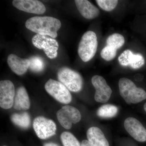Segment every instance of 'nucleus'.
<instances>
[{"label":"nucleus","instance_id":"nucleus-6","mask_svg":"<svg viewBox=\"0 0 146 146\" xmlns=\"http://www.w3.org/2000/svg\"><path fill=\"white\" fill-rule=\"evenodd\" d=\"M35 46L43 49L47 57L54 59L57 57L59 45L56 40L47 35L36 34L32 39Z\"/></svg>","mask_w":146,"mask_h":146},{"label":"nucleus","instance_id":"nucleus-5","mask_svg":"<svg viewBox=\"0 0 146 146\" xmlns=\"http://www.w3.org/2000/svg\"><path fill=\"white\" fill-rule=\"evenodd\" d=\"M44 87L47 93L59 102L67 104L72 101L70 91L60 82L50 79L45 84Z\"/></svg>","mask_w":146,"mask_h":146},{"label":"nucleus","instance_id":"nucleus-22","mask_svg":"<svg viewBox=\"0 0 146 146\" xmlns=\"http://www.w3.org/2000/svg\"><path fill=\"white\" fill-rule=\"evenodd\" d=\"M97 4L103 10L110 11L116 8L118 3L117 0H96Z\"/></svg>","mask_w":146,"mask_h":146},{"label":"nucleus","instance_id":"nucleus-12","mask_svg":"<svg viewBox=\"0 0 146 146\" xmlns=\"http://www.w3.org/2000/svg\"><path fill=\"white\" fill-rule=\"evenodd\" d=\"M12 5L19 10L27 13L42 14L46 11L45 5L37 0H13Z\"/></svg>","mask_w":146,"mask_h":146},{"label":"nucleus","instance_id":"nucleus-11","mask_svg":"<svg viewBox=\"0 0 146 146\" xmlns=\"http://www.w3.org/2000/svg\"><path fill=\"white\" fill-rule=\"evenodd\" d=\"M124 126L127 133L136 141L140 142L146 141V129L137 119L128 117L125 120Z\"/></svg>","mask_w":146,"mask_h":146},{"label":"nucleus","instance_id":"nucleus-10","mask_svg":"<svg viewBox=\"0 0 146 146\" xmlns=\"http://www.w3.org/2000/svg\"><path fill=\"white\" fill-rule=\"evenodd\" d=\"M15 87L9 80L0 82V106L4 109H10L14 104Z\"/></svg>","mask_w":146,"mask_h":146},{"label":"nucleus","instance_id":"nucleus-25","mask_svg":"<svg viewBox=\"0 0 146 146\" xmlns=\"http://www.w3.org/2000/svg\"><path fill=\"white\" fill-rule=\"evenodd\" d=\"M133 53L129 50H126L122 53L118 57V61L122 66H129Z\"/></svg>","mask_w":146,"mask_h":146},{"label":"nucleus","instance_id":"nucleus-2","mask_svg":"<svg viewBox=\"0 0 146 146\" xmlns=\"http://www.w3.org/2000/svg\"><path fill=\"white\" fill-rule=\"evenodd\" d=\"M119 87L120 95L127 104H136L146 99L145 91L142 88L137 87L129 79L120 78Z\"/></svg>","mask_w":146,"mask_h":146},{"label":"nucleus","instance_id":"nucleus-3","mask_svg":"<svg viewBox=\"0 0 146 146\" xmlns=\"http://www.w3.org/2000/svg\"><path fill=\"white\" fill-rule=\"evenodd\" d=\"M98 46L96 34L93 31H88L83 34L78 45V54L82 61L87 62L96 54Z\"/></svg>","mask_w":146,"mask_h":146},{"label":"nucleus","instance_id":"nucleus-29","mask_svg":"<svg viewBox=\"0 0 146 146\" xmlns=\"http://www.w3.org/2000/svg\"><path fill=\"white\" fill-rule=\"evenodd\" d=\"M144 110H145V112H146V103L145 104H144Z\"/></svg>","mask_w":146,"mask_h":146},{"label":"nucleus","instance_id":"nucleus-21","mask_svg":"<svg viewBox=\"0 0 146 146\" xmlns=\"http://www.w3.org/2000/svg\"><path fill=\"white\" fill-rule=\"evenodd\" d=\"M29 68L32 71L35 72H39L44 70L45 67L44 60L42 58L38 56H34L29 58Z\"/></svg>","mask_w":146,"mask_h":146},{"label":"nucleus","instance_id":"nucleus-26","mask_svg":"<svg viewBox=\"0 0 146 146\" xmlns=\"http://www.w3.org/2000/svg\"><path fill=\"white\" fill-rule=\"evenodd\" d=\"M134 79L136 81L140 82L143 80L144 78V76L143 74H136L134 76Z\"/></svg>","mask_w":146,"mask_h":146},{"label":"nucleus","instance_id":"nucleus-30","mask_svg":"<svg viewBox=\"0 0 146 146\" xmlns=\"http://www.w3.org/2000/svg\"></svg>","mask_w":146,"mask_h":146},{"label":"nucleus","instance_id":"nucleus-19","mask_svg":"<svg viewBox=\"0 0 146 146\" xmlns=\"http://www.w3.org/2000/svg\"><path fill=\"white\" fill-rule=\"evenodd\" d=\"M125 42V40L124 36L117 33L111 35L106 39L107 46L112 47L117 50L122 47Z\"/></svg>","mask_w":146,"mask_h":146},{"label":"nucleus","instance_id":"nucleus-4","mask_svg":"<svg viewBox=\"0 0 146 146\" xmlns=\"http://www.w3.org/2000/svg\"><path fill=\"white\" fill-rule=\"evenodd\" d=\"M57 78L60 82L72 92H78L82 89L83 80L80 74L67 67L59 69Z\"/></svg>","mask_w":146,"mask_h":146},{"label":"nucleus","instance_id":"nucleus-1","mask_svg":"<svg viewBox=\"0 0 146 146\" xmlns=\"http://www.w3.org/2000/svg\"><path fill=\"white\" fill-rule=\"evenodd\" d=\"M60 21L50 16H35L27 20L25 27L31 31L53 38L57 36V31L61 27Z\"/></svg>","mask_w":146,"mask_h":146},{"label":"nucleus","instance_id":"nucleus-18","mask_svg":"<svg viewBox=\"0 0 146 146\" xmlns=\"http://www.w3.org/2000/svg\"><path fill=\"white\" fill-rule=\"evenodd\" d=\"M118 111V108L115 106L110 104H105L98 109L97 115L101 118H112L117 115Z\"/></svg>","mask_w":146,"mask_h":146},{"label":"nucleus","instance_id":"nucleus-24","mask_svg":"<svg viewBox=\"0 0 146 146\" xmlns=\"http://www.w3.org/2000/svg\"><path fill=\"white\" fill-rule=\"evenodd\" d=\"M145 63V59L142 55L140 54H133L129 66L132 69H137L141 68Z\"/></svg>","mask_w":146,"mask_h":146},{"label":"nucleus","instance_id":"nucleus-7","mask_svg":"<svg viewBox=\"0 0 146 146\" xmlns=\"http://www.w3.org/2000/svg\"><path fill=\"white\" fill-rule=\"evenodd\" d=\"M56 117L61 125L66 129H70L72 124L80 121L81 115L78 110L71 106H65L56 113Z\"/></svg>","mask_w":146,"mask_h":146},{"label":"nucleus","instance_id":"nucleus-9","mask_svg":"<svg viewBox=\"0 0 146 146\" xmlns=\"http://www.w3.org/2000/svg\"><path fill=\"white\" fill-rule=\"evenodd\" d=\"M91 82L96 89L95 100L102 103L108 102L112 91L105 79L101 76L95 75L92 77Z\"/></svg>","mask_w":146,"mask_h":146},{"label":"nucleus","instance_id":"nucleus-17","mask_svg":"<svg viewBox=\"0 0 146 146\" xmlns=\"http://www.w3.org/2000/svg\"><path fill=\"white\" fill-rule=\"evenodd\" d=\"M11 120L14 124L23 129L29 127L31 122L30 116L27 112L13 114L11 117Z\"/></svg>","mask_w":146,"mask_h":146},{"label":"nucleus","instance_id":"nucleus-20","mask_svg":"<svg viewBox=\"0 0 146 146\" xmlns=\"http://www.w3.org/2000/svg\"><path fill=\"white\" fill-rule=\"evenodd\" d=\"M60 140L64 146H81L75 136L68 131L61 133Z\"/></svg>","mask_w":146,"mask_h":146},{"label":"nucleus","instance_id":"nucleus-27","mask_svg":"<svg viewBox=\"0 0 146 146\" xmlns=\"http://www.w3.org/2000/svg\"><path fill=\"white\" fill-rule=\"evenodd\" d=\"M81 146H92L88 140H84L82 142Z\"/></svg>","mask_w":146,"mask_h":146},{"label":"nucleus","instance_id":"nucleus-8","mask_svg":"<svg viewBox=\"0 0 146 146\" xmlns=\"http://www.w3.org/2000/svg\"><path fill=\"white\" fill-rule=\"evenodd\" d=\"M33 127L36 135L41 139H46L55 135L56 126L52 120L42 116L34 119Z\"/></svg>","mask_w":146,"mask_h":146},{"label":"nucleus","instance_id":"nucleus-14","mask_svg":"<svg viewBox=\"0 0 146 146\" xmlns=\"http://www.w3.org/2000/svg\"><path fill=\"white\" fill-rule=\"evenodd\" d=\"M76 6L82 16L89 20H92L99 16L98 9L87 0H76Z\"/></svg>","mask_w":146,"mask_h":146},{"label":"nucleus","instance_id":"nucleus-16","mask_svg":"<svg viewBox=\"0 0 146 146\" xmlns=\"http://www.w3.org/2000/svg\"><path fill=\"white\" fill-rule=\"evenodd\" d=\"M30 101L26 89L21 86L17 89L14 98L13 108L16 110H26L30 107Z\"/></svg>","mask_w":146,"mask_h":146},{"label":"nucleus","instance_id":"nucleus-23","mask_svg":"<svg viewBox=\"0 0 146 146\" xmlns=\"http://www.w3.org/2000/svg\"><path fill=\"white\" fill-rule=\"evenodd\" d=\"M117 50L114 48L107 45L102 50L100 53L101 56L106 61H110L116 56Z\"/></svg>","mask_w":146,"mask_h":146},{"label":"nucleus","instance_id":"nucleus-13","mask_svg":"<svg viewBox=\"0 0 146 146\" xmlns=\"http://www.w3.org/2000/svg\"><path fill=\"white\" fill-rule=\"evenodd\" d=\"M7 62L11 70L20 76L26 72L30 64L29 59L21 58L13 54L8 56Z\"/></svg>","mask_w":146,"mask_h":146},{"label":"nucleus","instance_id":"nucleus-15","mask_svg":"<svg viewBox=\"0 0 146 146\" xmlns=\"http://www.w3.org/2000/svg\"><path fill=\"white\" fill-rule=\"evenodd\" d=\"M86 135L88 141L92 146H109L104 133L99 128L97 127L89 128Z\"/></svg>","mask_w":146,"mask_h":146},{"label":"nucleus","instance_id":"nucleus-28","mask_svg":"<svg viewBox=\"0 0 146 146\" xmlns=\"http://www.w3.org/2000/svg\"><path fill=\"white\" fill-rule=\"evenodd\" d=\"M43 146H60L57 144L53 143H45Z\"/></svg>","mask_w":146,"mask_h":146}]
</instances>
